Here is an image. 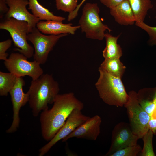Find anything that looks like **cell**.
<instances>
[{
	"label": "cell",
	"mask_w": 156,
	"mask_h": 156,
	"mask_svg": "<svg viewBox=\"0 0 156 156\" xmlns=\"http://www.w3.org/2000/svg\"><path fill=\"white\" fill-rule=\"evenodd\" d=\"M53 104L51 109L41 112L40 118L41 134L47 141L54 137L73 110H82L84 107L83 103L72 92L58 94Z\"/></svg>",
	"instance_id": "1"
},
{
	"label": "cell",
	"mask_w": 156,
	"mask_h": 156,
	"mask_svg": "<svg viewBox=\"0 0 156 156\" xmlns=\"http://www.w3.org/2000/svg\"><path fill=\"white\" fill-rule=\"evenodd\" d=\"M139 144L129 146L114 153L109 156H136L142 150Z\"/></svg>",
	"instance_id": "24"
},
{
	"label": "cell",
	"mask_w": 156,
	"mask_h": 156,
	"mask_svg": "<svg viewBox=\"0 0 156 156\" xmlns=\"http://www.w3.org/2000/svg\"><path fill=\"white\" fill-rule=\"evenodd\" d=\"M99 68L113 76L121 78L126 69V67L118 58L105 59Z\"/></svg>",
	"instance_id": "20"
},
{
	"label": "cell",
	"mask_w": 156,
	"mask_h": 156,
	"mask_svg": "<svg viewBox=\"0 0 156 156\" xmlns=\"http://www.w3.org/2000/svg\"><path fill=\"white\" fill-rule=\"evenodd\" d=\"M81 111L77 109L72 111L54 137L39 150V156H43L58 142L68 135L90 118L83 114Z\"/></svg>",
	"instance_id": "9"
},
{
	"label": "cell",
	"mask_w": 156,
	"mask_h": 156,
	"mask_svg": "<svg viewBox=\"0 0 156 156\" xmlns=\"http://www.w3.org/2000/svg\"><path fill=\"white\" fill-rule=\"evenodd\" d=\"M101 117L96 115L88 119L75 129L72 132L62 140L66 142L73 138L95 140L100 133Z\"/></svg>",
	"instance_id": "13"
},
{
	"label": "cell",
	"mask_w": 156,
	"mask_h": 156,
	"mask_svg": "<svg viewBox=\"0 0 156 156\" xmlns=\"http://www.w3.org/2000/svg\"><path fill=\"white\" fill-rule=\"evenodd\" d=\"M128 98L124 105L126 109L129 125L133 133L138 139H142L149 130L151 117L138 102L137 93L131 90L128 93Z\"/></svg>",
	"instance_id": "5"
},
{
	"label": "cell",
	"mask_w": 156,
	"mask_h": 156,
	"mask_svg": "<svg viewBox=\"0 0 156 156\" xmlns=\"http://www.w3.org/2000/svg\"><path fill=\"white\" fill-rule=\"evenodd\" d=\"M6 0L7 1V0Z\"/></svg>",
	"instance_id": "30"
},
{
	"label": "cell",
	"mask_w": 156,
	"mask_h": 156,
	"mask_svg": "<svg viewBox=\"0 0 156 156\" xmlns=\"http://www.w3.org/2000/svg\"><path fill=\"white\" fill-rule=\"evenodd\" d=\"M137 97L140 105L151 117L156 104V86L140 89Z\"/></svg>",
	"instance_id": "16"
},
{
	"label": "cell",
	"mask_w": 156,
	"mask_h": 156,
	"mask_svg": "<svg viewBox=\"0 0 156 156\" xmlns=\"http://www.w3.org/2000/svg\"><path fill=\"white\" fill-rule=\"evenodd\" d=\"M68 34L45 35L36 27L33 28L31 32L28 34L27 39L34 47V60L40 64H44L47 60L49 53L59 40Z\"/></svg>",
	"instance_id": "8"
},
{
	"label": "cell",
	"mask_w": 156,
	"mask_h": 156,
	"mask_svg": "<svg viewBox=\"0 0 156 156\" xmlns=\"http://www.w3.org/2000/svg\"><path fill=\"white\" fill-rule=\"evenodd\" d=\"M99 77L95 84L100 98L106 104L122 107L128 95L121 78L113 76L99 68Z\"/></svg>",
	"instance_id": "3"
},
{
	"label": "cell",
	"mask_w": 156,
	"mask_h": 156,
	"mask_svg": "<svg viewBox=\"0 0 156 156\" xmlns=\"http://www.w3.org/2000/svg\"><path fill=\"white\" fill-rule=\"evenodd\" d=\"M57 9L70 13L77 8V0H55Z\"/></svg>",
	"instance_id": "23"
},
{
	"label": "cell",
	"mask_w": 156,
	"mask_h": 156,
	"mask_svg": "<svg viewBox=\"0 0 156 156\" xmlns=\"http://www.w3.org/2000/svg\"><path fill=\"white\" fill-rule=\"evenodd\" d=\"M100 10L98 4L95 3H87L83 8L79 23L81 32L85 33L88 38L102 40L105 38L106 31H111L101 21Z\"/></svg>",
	"instance_id": "4"
},
{
	"label": "cell",
	"mask_w": 156,
	"mask_h": 156,
	"mask_svg": "<svg viewBox=\"0 0 156 156\" xmlns=\"http://www.w3.org/2000/svg\"><path fill=\"white\" fill-rule=\"evenodd\" d=\"M6 0H0V18H2L3 16L9 10Z\"/></svg>",
	"instance_id": "28"
},
{
	"label": "cell",
	"mask_w": 156,
	"mask_h": 156,
	"mask_svg": "<svg viewBox=\"0 0 156 156\" xmlns=\"http://www.w3.org/2000/svg\"><path fill=\"white\" fill-rule=\"evenodd\" d=\"M59 91V84L51 75L43 74L32 80L27 93L33 116L37 117L40 112L48 109V105L53 103Z\"/></svg>",
	"instance_id": "2"
},
{
	"label": "cell",
	"mask_w": 156,
	"mask_h": 156,
	"mask_svg": "<svg viewBox=\"0 0 156 156\" xmlns=\"http://www.w3.org/2000/svg\"><path fill=\"white\" fill-rule=\"evenodd\" d=\"M12 40L8 39L0 42V60L4 61L8 58V54L6 53L8 49L11 46Z\"/></svg>",
	"instance_id": "26"
},
{
	"label": "cell",
	"mask_w": 156,
	"mask_h": 156,
	"mask_svg": "<svg viewBox=\"0 0 156 156\" xmlns=\"http://www.w3.org/2000/svg\"><path fill=\"white\" fill-rule=\"evenodd\" d=\"M138 137L133 132L129 124L120 122L114 127L112 133L110 146L105 156L119 150L137 144Z\"/></svg>",
	"instance_id": "10"
},
{
	"label": "cell",
	"mask_w": 156,
	"mask_h": 156,
	"mask_svg": "<svg viewBox=\"0 0 156 156\" xmlns=\"http://www.w3.org/2000/svg\"><path fill=\"white\" fill-rule=\"evenodd\" d=\"M120 36V34L115 36L108 33H105L106 46L102 51V55L105 59L120 58L122 56V49L117 43Z\"/></svg>",
	"instance_id": "17"
},
{
	"label": "cell",
	"mask_w": 156,
	"mask_h": 156,
	"mask_svg": "<svg viewBox=\"0 0 156 156\" xmlns=\"http://www.w3.org/2000/svg\"><path fill=\"white\" fill-rule=\"evenodd\" d=\"M27 58L20 53H12L4 60V64L9 72L17 77L28 76L35 80L43 74V70L38 62L29 61Z\"/></svg>",
	"instance_id": "7"
},
{
	"label": "cell",
	"mask_w": 156,
	"mask_h": 156,
	"mask_svg": "<svg viewBox=\"0 0 156 156\" xmlns=\"http://www.w3.org/2000/svg\"><path fill=\"white\" fill-rule=\"evenodd\" d=\"M86 0H82L81 2L78 4L75 10L72 12L68 14L67 18V20L68 21H71L76 17L78 15V11L80 8Z\"/></svg>",
	"instance_id": "29"
},
{
	"label": "cell",
	"mask_w": 156,
	"mask_h": 156,
	"mask_svg": "<svg viewBox=\"0 0 156 156\" xmlns=\"http://www.w3.org/2000/svg\"><path fill=\"white\" fill-rule=\"evenodd\" d=\"M0 29L9 32L14 46L16 47L14 49L15 51L23 54L28 58L33 56L34 49L27 41L29 33L27 22L12 18H5L0 23Z\"/></svg>",
	"instance_id": "6"
},
{
	"label": "cell",
	"mask_w": 156,
	"mask_h": 156,
	"mask_svg": "<svg viewBox=\"0 0 156 156\" xmlns=\"http://www.w3.org/2000/svg\"><path fill=\"white\" fill-rule=\"evenodd\" d=\"M6 2L9 9L5 18H12L27 22L28 24L29 33L31 32L40 20L27 10L26 6L29 4L28 0H7Z\"/></svg>",
	"instance_id": "12"
},
{
	"label": "cell",
	"mask_w": 156,
	"mask_h": 156,
	"mask_svg": "<svg viewBox=\"0 0 156 156\" xmlns=\"http://www.w3.org/2000/svg\"><path fill=\"white\" fill-rule=\"evenodd\" d=\"M101 3L110 8L119 4L125 0H99Z\"/></svg>",
	"instance_id": "27"
},
{
	"label": "cell",
	"mask_w": 156,
	"mask_h": 156,
	"mask_svg": "<svg viewBox=\"0 0 156 156\" xmlns=\"http://www.w3.org/2000/svg\"><path fill=\"white\" fill-rule=\"evenodd\" d=\"M36 27L43 34L55 35L68 34L73 35L80 27L79 25L73 26L71 23L64 24L61 21L52 20L39 21Z\"/></svg>",
	"instance_id": "14"
},
{
	"label": "cell",
	"mask_w": 156,
	"mask_h": 156,
	"mask_svg": "<svg viewBox=\"0 0 156 156\" xmlns=\"http://www.w3.org/2000/svg\"><path fill=\"white\" fill-rule=\"evenodd\" d=\"M18 77L9 73L0 71V95L7 96L15 85Z\"/></svg>",
	"instance_id": "21"
},
{
	"label": "cell",
	"mask_w": 156,
	"mask_h": 156,
	"mask_svg": "<svg viewBox=\"0 0 156 156\" xmlns=\"http://www.w3.org/2000/svg\"><path fill=\"white\" fill-rule=\"evenodd\" d=\"M128 0L135 16L136 22H144L148 10L153 7L151 0Z\"/></svg>",
	"instance_id": "19"
},
{
	"label": "cell",
	"mask_w": 156,
	"mask_h": 156,
	"mask_svg": "<svg viewBox=\"0 0 156 156\" xmlns=\"http://www.w3.org/2000/svg\"><path fill=\"white\" fill-rule=\"evenodd\" d=\"M25 84L22 77H18L15 85L9 92L12 105L13 115L11 125L6 131L8 133H12L17 130L20 122V110L28 102V94L27 92L25 93L23 90Z\"/></svg>",
	"instance_id": "11"
},
{
	"label": "cell",
	"mask_w": 156,
	"mask_h": 156,
	"mask_svg": "<svg viewBox=\"0 0 156 156\" xmlns=\"http://www.w3.org/2000/svg\"><path fill=\"white\" fill-rule=\"evenodd\" d=\"M153 133L150 129L142 138L143 141V147L140 152L141 156H154L152 144Z\"/></svg>",
	"instance_id": "22"
},
{
	"label": "cell",
	"mask_w": 156,
	"mask_h": 156,
	"mask_svg": "<svg viewBox=\"0 0 156 156\" xmlns=\"http://www.w3.org/2000/svg\"></svg>",
	"instance_id": "31"
},
{
	"label": "cell",
	"mask_w": 156,
	"mask_h": 156,
	"mask_svg": "<svg viewBox=\"0 0 156 156\" xmlns=\"http://www.w3.org/2000/svg\"><path fill=\"white\" fill-rule=\"evenodd\" d=\"M109 9L110 14L119 24L127 26L135 23V17L128 0H125Z\"/></svg>",
	"instance_id": "15"
},
{
	"label": "cell",
	"mask_w": 156,
	"mask_h": 156,
	"mask_svg": "<svg viewBox=\"0 0 156 156\" xmlns=\"http://www.w3.org/2000/svg\"><path fill=\"white\" fill-rule=\"evenodd\" d=\"M29 9L31 11L32 14L40 20L55 21L62 22L65 18L54 15L48 9L44 8L37 0H28Z\"/></svg>",
	"instance_id": "18"
},
{
	"label": "cell",
	"mask_w": 156,
	"mask_h": 156,
	"mask_svg": "<svg viewBox=\"0 0 156 156\" xmlns=\"http://www.w3.org/2000/svg\"><path fill=\"white\" fill-rule=\"evenodd\" d=\"M135 25L146 31L148 35V44L151 46H156V27L150 26L144 22H136Z\"/></svg>",
	"instance_id": "25"
}]
</instances>
